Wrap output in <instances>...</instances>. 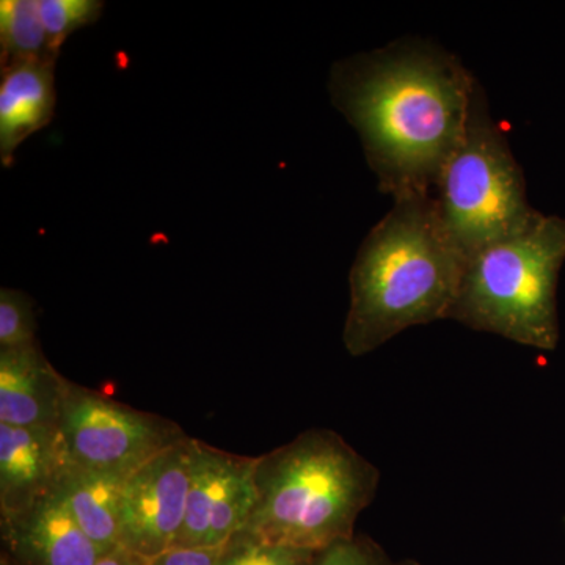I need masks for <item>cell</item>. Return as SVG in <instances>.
Returning <instances> with one entry per match:
<instances>
[{"label":"cell","instance_id":"52a82bcc","mask_svg":"<svg viewBox=\"0 0 565 565\" xmlns=\"http://www.w3.org/2000/svg\"><path fill=\"white\" fill-rule=\"evenodd\" d=\"M255 467L256 457L193 438L188 504L173 548L221 550L239 533L255 505Z\"/></svg>","mask_w":565,"mask_h":565},{"label":"cell","instance_id":"277c9868","mask_svg":"<svg viewBox=\"0 0 565 565\" xmlns=\"http://www.w3.org/2000/svg\"><path fill=\"white\" fill-rule=\"evenodd\" d=\"M565 263V218L541 214L525 232L465 264L449 321L553 351L559 340L556 288Z\"/></svg>","mask_w":565,"mask_h":565},{"label":"cell","instance_id":"9c48e42d","mask_svg":"<svg viewBox=\"0 0 565 565\" xmlns=\"http://www.w3.org/2000/svg\"><path fill=\"white\" fill-rule=\"evenodd\" d=\"M3 553L17 565H96L98 548L55 489L31 508L0 519Z\"/></svg>","mask_w":565,"mask_h":565},{"label":"cell","instance_id":"d6986e66","mask_svg":"<svg viewBox=\"0 0 565 565\" xmlns=\"http://www.w3.org/2000/svg\"><path fill=\"white\" fill-rule=\"evenodd\" d=\"M221 550L172 548L143 561V565H217Z\"/></svg>","mask_w":565,"mask_h":565},{"label":"cell","instance_id":"7c38bea8","mask_svg":"<svg viewBox=\"0 0 565 565\" xmlns=\"http://www.w3.org/2000/svg\"><path fill=\"white\" fill-rule=\"evenodd\" d=\"M61 463L57 437L0 424V519L51 493Z\"/></svg>","mask_w":565,"mask_h":565},{"label":"cell","instance_id":"8fae6325","mask_svg":"<svg viewBox=\"0 0 565 565\" xmlns=\"http://www.w3.org/2000/svg\"><path fill=\"white\" fill-rule=\"evenodd\" d=\"M55 63L36 58L2 66L0 79V161L10 167L14 152L54 117Z\"/></svg>","mask_w":565,"mask_h":565},{"label":"cell","instance_id":"ffe728a7","mask_svg":"<svg viewBox=\"0 0 565 565\" xmlns=\"http://www.w3.org/2000/svg\"><path fill=\"white\" fill-rule=\"evenodd\" d=\"M96 565H143V559L134 556L132 553L126 550L118 548L109 555L103 556Z\"/></svg>","mask_w":565,"mask_h":565},{"label":"cell","instance_id":"7a4b0ae2","mask_svg":"<svg viewBox=\"0 0 565 565\" xmlns=\"http://www.w3.org/2000/svg\"><path fill=\"white\" fill-rule=\"evenodd\" d=\"M393 202L349 275L343 343L352 356L377 351L412 327L446 321L462 281L467 262L445 236L433 193Z\"/></svg>","mask_w":565,"mask_h":565},{"label":"cell","instance_id":"2e32d148","mask_svg":"<svg viewBox=\"0 0 565 565\" xmlns=\"http://www.w3.org/2000/svg\"><path fill=\"white\" fill-rule=\"evenodd\" d=\"M104 6L106 3L102 0H40L41 20L51 50L61 54V47L70 35L102 18Z\"/></svg>","mask_w":565,"mask_h":565},{"label":"cell","instance_id":"5b68a950","mask_svg":"<svg viewBox=\"0 0 565 565\" xmlns=\"http://www.w3.org/2000/svg\"><path fill=\"white\" fill-rule=\"evenodd\" d=\"M433 199L445 236L465 262L525 232L542 214L527 202L525 174L478 81L463 139L435 182Z\"/></svg>","mask_w":565,"mask_h":565},{"label":"cell","instance_id":"ba28073f","mask_svg":"<svg viewBox=\"0 0 565 565\" xmlns=\"http://www.w3.org/2000/svg\"><path fill=\"white\" fill-rule=\"evenodd\" d=\"M193 438L181 441L128 476L120 503V546L140 559L169 552L188 504Z\"/></svg>","mask_w":565,"mask_h":565},{"label":"cell","instance_id":"6da1fadb","mask_svg":"<svg viewBox=\"0 0 565 565\" xmlns=\"http://www.w3.org/2000/svg\"><path fill=\"white\" fill-rule=\"evenodd\" d=\"M476 77L433 41L405 39L333 65V106L362 140L379 191L429 195L463 139Z\"/></svg>","mask_w":565,"mask_h":565},{"label":"cell","instance_id":"ac0fdd59","mask_svg":"<svg viewBox=\"0 0 565 565\" xmlns=\"http://www.w3.org/2000/svg\"><path fill=\"white\" fill-rule=\"evenodd\" d=\"M310 565H423L412 557L394 559L367 535L334 542L316 553Z\"/></svg>","mask_w":565,"mask_h":565},{"label":"cell","instance_id":"8992f818","mask_svg":"<svg viewBox=\"0 0 565 565\" xmlns=\"http://www.w3.org/2000/svg\"><path fill=\"white\" fill-rule=\"evenodd\" d=\"M188 438L172 419L137 411L70 379L63 382L58 419L63 462L126 479Z\"/></svg>","mask_w":565,"mask_h":565},{"label":"cell","instance_id":"3957f363","mask_svg":"<svg viewBox=\"0 0 565 565\" xmlns=\"http://www.w3.org/2000/svg\"><path fill=\"white\" fill-rule=\"evenodd\" d=\"M381 471L332 429L305 430L256 457V500L243 531L274 544L319 550L355 535Z\"/></svg>","mask_w":565,"mask_h":565},{"label":"cell","instance_id":"5bb4252c","mask_svg":"<svg viewBox=\"0 0 565 565\" xmlns=\"http://www.w3.org/2000/svg\"><path fill=\"white\" fill-rule=\"evenodd\" d=\"M36 58H58L41 20L40 0H2L0 66Z\"/></svg>","mask_w":565,"mask_h":565},{"label":"cell","instance_id":"e0dca14e","mask_svg":"<svg viewBox=\"0 0 565 565\" xmlns=\"http://www.w3.org/2000/svg\"><path fill=\"white\" fill-rule=\"evenodd\" d=\"M36 343V313L32 297L20 289H0V351Z\"/></svg>","mask_w":565,"mask_h":565},{"label":"cell","instance_id":"9a60e30c","mask_svg":"<svg viewBox=\"0 0 565 565\" xmlns=\"http://www.w3.org/2000/svg\"><path fill=\"white\" fill-rule=\"evenodd\" d=\"M315 550L274 544L241 530L218 552L217 565H310Z\"/></svg>","mask_w":565,"mask_h":565},{"label":"cell","instance_id":"4fadbf2b","mask_svg":"<svg viewBox=\"0 0 565 565\" xmlns=\"http://www.w3.org/2000/svg\"><path fill=\"white\" fill-rule=\"evenodd\" d=\"M125 478L95 473L63 462L58 468L55 492L61 494L81 530L109 555L120 546V503Z\"/></svg>","mask_w":565,"mask_h":565},{"label":"cell","instance_id":"30bf717a","mask_svg":"<svg viewBox=\"0 0 565 565\" xmlns=\"http://www.w3.org/2000/svg\"><path fill=\"white\" fill-rule=\"evenodd\" d=\"M65 377L39 341L0 351V424L58 438Z\"/></svg>","mask_w":565,"mask_h":565},{"label":"cell","instance_id":"44dd1931","mask_svg":"<svg viewBox=\"0 0 565 565\" xmlns=\"http://www.w3.org/2000/svg\"><path fill=\"white\" fill-rule=\"evenodd\" d=\"M0 565H17L13 563V561L10 559L9 556L6 555V553H2V563Z\"/></svg>","mask_w":565,"mask_h":565}]
</instances>
